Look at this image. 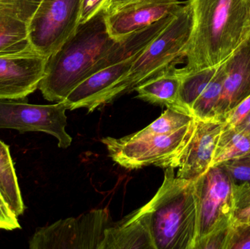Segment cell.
Segmentation results:
<instances>
[{
    "instance_id": "obj_19",
    "label": "cell",
    "mask_w": 250,
    "mask_h": 249,
    "mask_svg": "<svg viewBox=\"0 0 250 249\" xmlns=\"http://www.w3.org/2000/svg\"><path fill=\"white\" fill-rule=\"evenodd\" d=\"M224 125V124H223ZM250 153V133L238 127H223L219 137L211 166Z\"/></svg>"
},
{
    "instance_id": "obj_21",
    "label": "cell",
    "mask_w": 250,
    "mask_h": 249,
    "mask_svg": "<svg viewBox=\"0 0 250 249\" xmlns=\"http://www.w3.org/2000/svg\"><path fill=\"white\" fill-rule=\"evenodd\" d=\"M225 78L226 67L223 63L219 66L214 77L194 103L191 113L195 118L198 120L214 119V109L220 99Z\"/></svg>"
},
{
    "instance_id": "obj_1",
    "label": "cell",
    "mask_w": 250,
    "mask_h": 249,
    "mask_svg": "<svg viewBox=\"0 0 250 249\" xmlns=\"http://www.w3.org/2000/svg\"><path fill=\"white\" fill-rule=\"evenodd\" d=\"M192 33L185 73L226 62L250 37V0H189Z\"/></svg>"
},
{
    "instance_id": "obj_5",
    "label": "cell",
    "mask_w": 250,
    "mask_h": 249,
    "mask_svg": "<svg viewBox=\"0 0 250 249\" xmlns=\"http://www.w3.org/2000/svg\"><path fill=\"white\" fill-rule=\"evenodd\" d=\"M195 127L192 122L174 133L133 137L129 134L121 138L104 137L110 157L128 170L154 165L166 169L177 168L178 160L189 143Z\"/></svg>"
},
{
    "instance_id": "obj_2",
    "label": "cell",
    "mask_w": 250,
    "mask_h": 249,
    "mask_svg": "<svg viewBox=\"0 0 250 249\" xmlns=\"http://www.w3.org/2000/svg\"><path fill=\"white\" fill-rule=\"evenodd\" d=\"M106 12L101 10L79 23L74 33L50 56L38 89L50 102L64 100L116 42L108 31Z\"/></svg>"
},
{
    "instance_id": "obj_30",
    "label": "cell",
    "mask_w": 250,
    "mask_h": 249,
    "mask_svg": "<svg viewBox=\"0 0 250 249\" xmlns=\"http://www.w3.org/2000/svg\"><path fill=\"white\" fill-rule=\"evenodd\" d=\"M233 202L235 210L250 206V184H233Z\"/></svg>"
},
{
    "instance_id": "obj_4",
    "label": "cell",
    "mask_w": 250,
    "mask_h": 249,
    "mask_svg": "<svg viewBox=\"0 0 250 249\" xmlns=\"http://www.w3.org/2000/svg\"><path fill=\"white\" fill-rule=\"evenodd\" d=\"M192 23V5L188 0L164 30L137 57L128 73L105 94L100 107L174 68L185 58Z\"/></svg>"
},
{
    "instance_id": "obj_26",
    "label": "cell",
    "mask_w": 250,
    "mask_h": 249,
    "mask_svg": "<svg viewBox=\"0 0 250 249\" xmlns=\"http://www.w3.org/2000/svg\"><path fill=\"white\" fill-rule=\"evenodd\" d=\"M233 228L232 224L208 234L197 243L195 249H228Z\"/></svg>"
},
{
    "instance_id": "obj_27",
    "label": "cell",
    "mask_w": 250,
    "mask_h": 249,
    "mask_svg": "<svg viewBox=\"0 0 250 249\" xmlns=\"http://www.w3.org/2000/svg\"><path fill=\"white\" fill-rule=\"evenodd\" d=\"M250 114V95L238 104L225 116L224 125L226 128H234L243 122Z\"/></svg>"
},
{
    "instance_id": "obj_8",
    "label": "cell",
    "mask_w": 250,
    "mask_h": 249,
    "mask_svg": "<svg viewBox=\"0 0 250 249\" xmlns=\"http://www.w3.org/2000/svg\"><path fill=\"white\" fill-rule=\"evenodd\" d=\"M82 0H42L26 24L31 46L48 57L74 33Z\"/></svg>"
},
{
    "instance_id": "obj_31",
    "label": "cell",
    "mask_w": 250,
    "mask_h": 249,
    "mask_svg": "<svg viewBox=\"0 0 250 249\" xmlns=\"http://www.w3.org/2000/svg\"><path fill=\"white\" fill-rule=\"evenodd\" d=\"M105 1L106 0H82L79 23L86 22L93 17L101 10Z\"/></svg>"
},
{
    "instance_id": "obj_34",
    "label": "cell",
    "mask_w": 250,
    "mask_h": 249,
    "mask_svg": "<svg viewBox=\"0 0 250 249\" xmlns=\"http://www.w3.org/2000/svg\"><path fill=\"white\" fill-rule=\"evenodd\" d=\"M236 127L241 129V130H246V131H248L250 133V114L244 120L243 122L239 124V125Z\"/></svg>"
},
{
    "instance_id": "obj_9",
    "label": "cell",
    "mask_w": 250,
    "mask_h": 249,
    "mask_svg": "<svg viewBox=\"0 0 250 249\" xmlns=\"http://www.w3.org/2000/svg\"><path fill=\"white\" fill-rule=\"evenodd\" d=\"M23 99H0V129L47 133L57 139L59 147L68 148L73 139L65 130L68 109L64 101L54 105H32Z\"/></svg>"
},
{
    "instance_id": "obj_14",
    "label": "cell",
    "mask_w": 250,
    "mask_h": 249,
    "mask_svg": "<svg viewBox=\"0 0 250 249\" xmlns=\"http://www.w3.org/2000/svg\"><path fill=\"white\" fill-rule=\"evenodd\" d=\"M140 54L119 64L102 69L85 79L63 100L67 109L73 111L84 108L90 113L99 108L101 99L128 73Z\"/></svg>"
},
{
    "instance_id": "obj_23",
    "label": "cell",
    "mask_w": 250,
    "mask_h": 249,
    "mask_svg": "<svg viewBox=\"0 0 250 249\" xmlns=\"http://www.w3.org/2000/svg\"><path fill=\"white\" fill-rule=\"evenodd\" d=\"M195 117L188 113L175 108L167 110L151 124L141 131L130 134L133 137H144L151 134H169L190 124Z\"/></svg>"
},
{
    "instance_id": "obj_28",
    "label": "cell",
    "mask_w": 250,
    "mask_h": 249,
    "mask_svg": "<svg viewBox=\"0 0 250 249\" xmlns=\"http://www.w3.org/2000/svg\"><path fill=\"white\" fill-rule=\"evenodd\" d=\"M228 249H250V223L233 225Z\"/></svg>"
},
{
    "instance_id": "obj_17",
    "label": "cell",
    "mask_w": 250,
    "mask_h": 249,
    "mask_svg": "<svg viewBox=\"0 0 250 249\" xmlns=\"http://www.w3.org/2000/svg\"><path fill=\"white\" fill-rule=\"evenodd\" d=\"M181 80L180 69L174 67L140 85L135 91L138 92V97L146 102L188 113L180 106L178 101Z\"/></svg>"
},
{
    "instance_id": "obj_10",
    "label": "cell",
    "mask_w": 250,
    "mask_h": 249,
    "mask_svg": "<svg viewBox=\"0 0 250 249\" xmlns=\"http://www.w3.org/2000/svg\"><path fill=\"white\" fill-rule=\"evenodd\" d=\"M48 58L31 45L0 55V99H22L38 89Z\"/></svg>"
},
{
    "instance_id": "obj_13",
    "label": "cell",
    "mask_w": 250,
    "mask_h": 249,
    "mask_svg": "<svg viewBox=\"0 0 250 249\" xmlns=\"http://www.w3.org/2000/svg\"><path fill=\"white\" fill-rule=\"evenodd\" d=\"M225 63L226 78L214 109V119L226 114L250 95V37Z\"/></svg>"
},
{
    "instance_id": "obj_20",
    "label": "cell",
    "mask_w": 250,
    "mask_h": 249,
    "mask_svg": "<svg viewBox=\"0 0 250 249\" xmlns=\"http://www.w3.org/2000/svg\"><path fill=\"white\" fill-rule=\"evenodd\" d=\"M219 66L208 67L190 73H185L180 69L182 80L179 87L178 101L180 106L187 112L192 114L191 110L194 103L214 77Z\"/></svg>"
},
{
    "instance_id": "obj_6",
    "label": "cell",
    "mask_w": 250,
    "mask_h": 249,
    "mask_svg": "<svg viewBox=\"0 0 250 249\" xmlns=\"http://www.w3.org/2000/svg\"><path fill=\"white\" fill-rule=\"evenodd\" d=\"M111 223L109 211L94 209L37 229L30 249H98Z\"/></svg>"
},
{
    "instance_id": "obj_32",
    "label": "cell",
    "mask_w": 250,
    "mask_h": 249,
    "mask_svg": "<svg viewBox=\"0 0 250 249\" xmlns=\"http://www.w3.org/2000/svg\"><path fill=\"white\" fill-rule=\"evenodd\" d=\"M250 223V206L235 210L233 213V225Z\"/></svg>"
},
{
    "instance_id": "obj_15",
    "label": "cell",
    "mask_w": 250,
    "mask_h": 249,
    "mask_svg": "<svg viewBox=\"0 0 250 249\" xmlns=\"http://www.w3.org/2000/svg\"><path fill=\"white\" fill-rule=\"evenodd\" d=\"M98 249H155L147 205L135 211L121 222L110 225Z\"/></svg>"
},
{
    "instance_id": "obj_7",
    "label": "cell",
    "mask_w": 250,
    "mask_h": 249,
    "mask_svg": "<svg viewBox=\"0 0 250 249\" xmlns=\"http://www.w3.org/2000/svg\"><path fill=\"white\" fill-rule=\"evenodd\" d=\"M195 191L198 213L197 244L208 234L232 225L235 207L233 182L221 165L211 167L196 178Z\"/></svg>"
},
{
    "instance_id": "obj_25",
    "label": "cell",
    "mask_w": 250,
    "mask_h": 249,
    "mask_svg": "<svg viewBox=\"0 0 250 249\" xmlns=\"http://www.w3.org/2000/svg\"><path fill=\"white\" fill-rule=\"evenodd\" d=\"M226 170L234 184H250V153L245 156L229 159L220 164Z\"/></svg>"
},
{
    "instance_id": "obj_24",
    "label": "cell",
    "mask_w": 250,
    "mask_h": 249,
    "mask_svg": "<svg viewBox=\"0 0 250 249\" xmlns=\"http://www.w3.org/2000/svg\"><path fill=\"white\" fill-rule=\"evenodd\" d=\"M42 0H0V15L27 24Z\"/></svg>"
},
{
    "instance_id": "obj_22",
    "label": "cell",
    "mask_w": 250,
    "mask_h": 249,
    "mask_svg": "<svg viewBox=\"0 0 250 249\" xmlns=\"http://www.w3.org/2000/svg\"><path fill=\"white\" fill-rule=\"evenodd\" d=\"M29 45L26 23L0 15V55L21 51Z\"/></svg>"
},
{
    "instance_id": "obj_29",
    "label": "cell",
    "mask_w": 250,
    "mask_h": 249,
    "mask_svg": "<svg viewBox=\"0 0 250 249\" xmlns=\"http://www.w3.org/2000/svg\"><path fill=\"white\" fill-rule=\"evenodd\" d=\"M20 228L18 216L13 213L0 193V230H13Z\"/></svg>"
},
{
    "instance_id": "obj_18",
    "label": "cell",
    "mask_w": 250,
    "mask_h": 249,
    "mask_svg": "<svg viewBox=\"0 0 250 249\" xmlns=\"http://www.w3.org/2000/svg\"><path fill=\"white\" fill-rule=\"evenodd\" d=\"M0 193L16 216L25 211L9 146L0 140Z\"/></svg>"
},
{
    "instance_id": "obj_33",
    "label": "cell",
    "mask_w": 250,
    "mask_h": 249,
    "mask_svg": "<svg viewBox=\"0 0 250 249\" xmlns=\"http://www.w3.org/2000/svg\"><path fill=\"white\" fill-rule=\"evenodd\" d=\"M136 1H138V0H106L103 4L102 8H104L108 13L122 7V6Z\"/></svg>"
},
{
    "instance_id": "obj_12",
    "label": "cell",
    "mask_w": 250,
    "mask_h": 249,
    "mask_svg": "<svg viewBox=\"0 0 250 249\" xmlns=\"http://www.w3.org/2000/svg\"><path fill=\"white\" fill-rule=\"evenodd\" d=\"M223 124L219 120L195 118L193 134L178 160L176 176L195 180L211 168Z\"/></svg>"
},
{
    "instance_id": "obj_16",
    "label": "cell",
    "mask_w": 250,
    "mask_h": 249,
    "mask_svg": "<svg viewBox=\"0 0 250 249\" xmlns=\"http://www.w3.org/2000/svg\"><path fill=\"white\" fill-rule=\"evenodd\" d=\"M176 13L167 15L148 27L132 32L116 41L106 54L92 67L88 77L102 69L119 64L140 54L164 30L174 19Z\"/></svg>"
},
{
    "instance_id": "obj_3",
    "label": "cell",
    "mask_w": 250,
    "mask_h": 249,
    "mask_svg": "<svg viewBox=\"0 0 250 249\" xmlns=\"http://www.w3.org/2000/svg\"><path fill=\"white\" fill-rule=\"evenodd\" d=\"M174 170L165 169L163 184L146 203L150 230L155 249H194L198 225L195 180L179 178Z\"/></svg>"
},
{
    "instance_id": "obj_11",
    "label": "cell",
    "mask_w": 250,
    "mask_h": 249,
    "mask_svg": "<svg viewBox=\"0 0 250 249\" xmlns=\"http://www.w3.org/2000/svg\"><path fill=\"white\" fill-rule=\"evenodd\" d=\"M185 4L181 0H138L129 3L106 13L108 32L111 38L120 40L167 15L177 13Z\"/></svg>"
}]
</instances>
